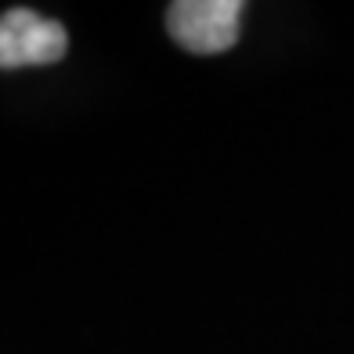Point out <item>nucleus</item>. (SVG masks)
<instances>
[{
    "instance_id": "nucleus-1",
    "label": "nucleus",
    "mask_w": 354,
    "mask_h": 354,
    "mask_svg": "<svg viewBox=\"0 0 354 354\" xmlns=\"http://www.w3.org/2000/svg\"><path fill=\"white\" fill-rule=\"evenodd\" d=\"M243 4L239 0H177L167 8L174 44L192 55H221L239 40Z\"/></svg>"
},
{
    "instance_id": "nucleus-2",
    "label": "nucleus",
    "mask_w": 354,
    "mask_h": 354,
    "mask_svg": "<svg viewBox=\"0 0 354 354\" xmlns=\"http://www.w3.org/2000/svg\"><path fill=\"white\" fill-rule=\"evenodd\" d=\"M69 51V33L55 19L11 8L0 15V69H22V66H51L62 62Z\"/></svg>"
}]
</instances>
